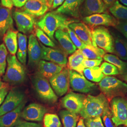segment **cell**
Wrapping results in <instances>:
<instances>
[{"label": "cell", "instance_id": "1", "mask_svg": "<svg viewBox=\"0 0 127 127\" xmlns=\"http://www.w3.org/2000/svg\"><path fill=\"white\" fill-rule=\"evenodd\" d=\"M77 22H79V20L75 18H70L55 11L46 14L36 23V25L52 41H54V36L57 30H66L70 24Z\"/></svg>", "mask_w": 127, "mask_h": 127}, {"label": "cell", "instance_id": "2", "mask_svg": "<svg viewBox=\"0 0 127 127\" xmlns=\"http://www.w3.org/2000/svg\"><path fill=\"white\" fill-rule=\"evenodd\" d=\"M107 98L103 93L96 96H86L83 107L79 114L83 119L101 117L106 106L109 105Z\"/></svg>", "mask_w": 127, "mask_h": 127}, {"label": "cell", "instance_id": "3", "mask_svg": "<svg viewBox=\"0 0 127 127\" xmlns=\"http://www.w3.org/2000/svg\"><path fill=\"white\" fill-rule=\"evenodd\" d=\"M7 63V67L3 76V81L12 85L20 84L24 82L26 77V69L16 56L8 55Z\"/></svg>", "mask_w": 127, "mask_h": 127}, {"label": "cell", "instance_id": "4", "mask_svg": "<svg viewBox=\"0 0 127 127\" xmlns=\"http://www.w3.org/2000/svg\"><path fill=\"white\" fill-rule=\"evenodd\" d=\"M98 85L101 91L109 100L115 97H124L127 94V84L113 76H104Z\"/></svg>", "mask_w": 127, "mask_h": 127}, {"label": "cell", "instance_id": "5", "mask_svg": "<svg viewBox=\"0 0 127 127\" xmlns=\"http://www.w3.org/2000/svg\"><path fill=\"white\" fill-rule=\"evenodd\" d=\"M110 108L115 126L123 125L127 127V98L121 96L114 97L111 100Z\"/></svg>", "mask_w": 127, "mask_h": 127}, {"label": "cell", "instance_id": "6", "mask_svg": "<svg viewBox=\"0 0 127 127\" xmlns=\"http://www.w3.org/2000/svg\"><path fill=\"white\" fill-rule=\"evenodd\" d=\"M93 40L96 46L105 52L114 53V39L108 29L98 27L91 30Z\"/></svg>", "mask_w": 127, "mask_h": 127}, {"label": "cell", "instance_id": "7", "mask_svg": "<svg viewBox=\"0 0 127 127\" xmlns=\"http://www.w3.org/2000/svg\"><path fill=\"white\" fill-rule=\"evenodd\" d=\"M33 84L37 94L42 100L51 104L57 101L58 96L52 89L48 80L37 73L34 78Z\"/></svg>", "mask_w": 127, "mask_h": 127}, {"label": "cell", "instance_id": "8", "mask_svg": "<svg viewBox=\"0 0 127 127\" xmlns=\"http://www.w3.org/2000/svg\"><path fill=\"white\" fill-rule=\"evenodd\" d=\"M69 73L70 85L73 91L88 93L96 89L95 84L88 81L83 74L69 69Z\"/></svg>", "mask_w": 127, "mask_h": 127}, {"label": "cell", "instance_id": "9", "mask_svg": "<svg viewBox=\"0 0 127 127\" xmlns=\"http://www.w3.org/2000/svg\"><path fill=\"white\" fill-rule=\"evenodd\" d=\"M83 23L91 30L98 27H115L118 24V20L107 13L92 14L82 18Z\"/></svg>", "mask_w": 127, "mask_h": 127}, {"label": "cell", "instance_id": "10", "mask_svg": "<svg viewBox=\"0 0 127 127\" xmlns=\"http://www.w3.org/2000/svg\"><path fill=\"white\" fill-rule=\"evenodd\" d=\"M52 89L57 95L62 96L68 91L69 85V73L68 68H63L59 73L49 80Z\"/></svg>", "mask_w": 127, "mask_h": 127}, {"label": "cell", "instance_id": "11", "mask_svg": "<svg viewBox=\"0 0 127 127\" xmlns=\"http://www.w3.org/2000/svg\"><path fill=\"white\" fill-rule=\"evenodd\" d=\"M25 98V94L17 89L9 91L0 106V117L16 109Z\"/></svg>", "mask_w": 127, "mask_h": 127}, {"label": "cell", "instance_id": "12", "mask_svg": "<svg viewBox=\"0 0 127 127\" xmlns=\"http://www.w3.org/2000/svg\"><path fill=\"white\" fill-rule=\"evenodd\" d=\"M12 15L19 32L25 34L33 31L36 24L34 17L20 10L14 11Z\"/></svg>", "mask_w": 127, "mask_h": 127}, {"label": "cell", "instance_id": "13", "mask_svg": "<svg viewBox=\"0 0 127 127\" xmlns=\"http://www.w3.org/2000/svg\"><path fill=\"white\" fill-rule=\"evenodd\" d=\"M40 44L41 48V59L65 67L67 64V54L63 50L46 47L41 42Z\"/></svg>", "mask_w": 127, "mask_h": 127}, {"label": "cell", "instance_id": "14", "mask_svg": "<svg viewBox=\"0 0 127 127\" xmlns=\"http://www.w3.org/2000/svg\"><path fill=\"white\" fill-rule=\"evenodd\" d=\"M86 95L70 92L61 100L62 105L68 111L73 114H80L83 107Z\"/></svg>", "mask_w": 127, "mask_h": 127}, {"label": "cell", "instance_id": "15", "mask_svg": "<svg viewBox=\"0 0 127 127\" xmlns=\"http://www.w3.org/2000/svg\"><path fill=\"white\" fill-rule=\"evenodd\" d=\"M47 109L39 104L32 103L23 109L21 117L27 121L41 122L43 120Z\"/></svg>", "mask_w": 127, "mask_h": 127}, {"label": "cell", "instance_id": "16", "mask_svg": "<svg viewBox=\"0 0 127 127\" xmlns=\"http://www.w3.org/2000/svg\"><path fill=\"white\" fill-rule=\"evenodd\" d=\"M107 8L102 0H84L80 10L82 18L92 14L107 13Z\"/></svg>", "mask_w": 127, "mask_h": 127}, {"label": "cell", "instance_id": "17", "mask_svg": "<svg viewBox=\"0 0 127 127\" xmlns=\"http://www.w3.org/2000/svg\"><path fill=\"white\" fill-rule=\"evenodd\" d=\"M49 5L46 0H27L22 8V11L35 17H40L49 10Z\"/></svg>", "mask_w": 127, "mask_h": 127}, {"label": "cell", "instance_id": "18", "mask_svg": "<svg viewBox=\"0 0 127 127\" xmlns=\"http://www.w3.org/2000/svg\"><path fill=\"white\" fill-rule=\"evenodd\" d=\"M28 55L29 65L31 67L37 66L41 60V48L33 34H30L29 37Z\"/></svg>", "mask_w": 127, "mask_h": 127}, {"label": "cell", "instance_id": "19", "mask_svg": "<svg viewBox=\"0 0 127 127\" xmlns=\"http://www.w3.org/2000/svg\"><path fill=\"white\" fill-rule=\"evenodd\" d=\"M26 103L24 100L16 109L0 116V127H15L21 123V114Z\"/></svg>", "mask_w": 127, "mask_h": 127}, {"label": "cell", "instance_id": "20", "mask_svg": "<svg viewBox=\"0 0 127 127\" xmlns=\"http://www.w3.org/2000/svg\"><path fill=\"white\" fill-rule=\"evenodd\" d=\"M84 0H65L55 11L74 18L80 17V10Z\"/></svg>", "mask_w": 127, "mask_h": 127}, {"label": "cell", "instance_id": "21", "mask_svg": "<svg viewBox=\"0 0 127 127\" xmlns=\"http://www.w3.org/2000/svg\"><path fill=\"white\" fill-rule=\"evenodd\" d=\"M78 37L87 45L97 47L93 40L91 30L85 23L77 22L72 23L68 26Z\"/></svg>", "mask_w": 127, "mask_h": 127}, {"label": "cell", "instance_id": "22", "mask_svg": "<svg viewBox=\"0 0 127 127\" xmlns=\"http://www.w3.org/2000/svg\"><path fill=\"white\" fill-rule=\"evenodd\" d=\"M110 32L114 42V53L119 59L127 61V40L117 30L113 29Z\"/></svg>", "mask_w": 127, "mask_h": 127}, {"label": "cell", "instance_id": "23", "mask_svg": "<svg viewBox=\"0 0 127 127\" xmlns=\"http://www.w3.org/2000/svg\"><path fill=\"white\" fill-rule=\"evenodd\" d=\"M37 66V73L47 80H50L64 68L57 64L43 60H41Z\"/></svg>", "mask_w": 127, "mask_h": 127}, {"label": "cell", "instance_id": "24", "mask_svg": "<svg viewBox=\"0 0 127 127\" xmlns=\"http://www.w3.org/2000/svg\"><path fill=\"white\" fill-rule=\"evenodd\" d=\"M55 37L58 41L62 50L66 54H72L77 50V48L73 43L65 30H57L55 33Z\"/></svg>", "mask_w": 127, "mask_h": 127}, {"label": "cell", "instance_id": "25", "mask_svg": "<svg viewBox=\"0 0 127 127\" xmlns=\"http://www.w3.org/2000/svg\"><path fill=\"white\" fill-rule=\"evenodd\" d=\"M13 28V19L10 9L0 6V39L6 32Z\"/></svg>", "mask_w": 127, "mask_h": 127}, {"label": "cell", "instance_id": "26", "mask_svg": "<svg viewBox=\"0 0 127 127\" xmlns=\"http://www.w3.org/2000/svg\"><path fill=\"white\" fill-rule=\"evenodd\" d=\"M85 59H86L82 53L81 50H77L68 58L67 64L68 69L83 74V71L84 69L83 63Z\"/></svg>", "mask_w": 127, "mask_h": 127}, {"label": "cell", "instance_id": "27", "mask_svg": "<svg viewBox=\"0 0 127 127\" xmlns=\"http://www.w3.org/2000/svg\"><path fill=\"white\" fill-rule=\"evenodd\" d=\"M18 31L12 28L8 30L3 37L5 46L10 54L15 55L17 52L18 47Z\"/></svg>", "mask_w": 127, "mask_h": 127}, {"label": "cell", "instance_id": "28", "mask_svg": "<svg viewBox=\"0 0 127 127\" xmlns=\"http://www.w3.org/2000/svg\"><path fill=\"white\" fill-rule=\"evenodd\" d=\"M27 36L21 32L18 33V47L17 58L19 61L24 65H26L27 57Z\"/></svg>", "mask_w": 127, "mask_h": 127}, {"label": "cell", "instance_id": "29", "mask_svg": "<svg viewBox=\"0 0 127 127\" xmlns=\"http://www.w3.org/2000/svg\"><path fill=\"white\" fill-rule=\"evenodd\" d=\"M109 11L118 21L127 22V7L120 3L118 0L109 8Z\"/></svg>", "mask_w": 127, "mask_h": 127}, {"label": "cell", "instance_id": "30", "mask_svg": "<svg viewBox=\"0 0 127 127\" xmlns=\"http://www.w3.org/2000/svg\"><path fill=\"white\" fill-rule=\"evenodd\" d=\"M81 50L82 53L86 59L103 60L105 52L98 47L86 45Z\"/></svg>", "mask_w": 127, "mask_h": 127}, {"label": "cell", "instance_id": "31", "mask_svg": "<svg viewBox=\"0 0 127 127\" xmlns=\"http://www.w3.org/2000/svg\"><path fill=\"white\" fill-rule=\"evenodd\" d=\"M103 59L104 61L115 66L118 69L120 75L127 73V62L123 61L117 56L111 54H106Z\"/></svg>", "mask_w": 127, "mask_h": 127}, {"label": "cell", "instance_id": "32", "mask_svg": "<svg viewBox=\"0 0 127 127\" xmlns=\"http://www.w3.org/2000/svg\"><path fill=\"white\" fill-rule=\"evenodd\" d=\"M83 73L87 79L95 82H100L105 76L99 66L85 68L83 71Z\"/></svg>", "mask_w": 127, "mask_h": 127}, {"label": "cell", "instance_id": "33", "mask_svg": "<svg viewBox=\"0 0 127 127\" xmlns=\"http://www.w3.org/2000/svg\"><path fill=\"white\" fill-rule=\"evenodd\" d=\"M59 114L64 127H76L79 119V116L77 114H73L66 110L61 111Z\"/></svg>", "mask_w": 127, "mask_h": 127}, {"label": "cell", "instance_id": "34", "mask_svg": "<svg viewBox=\"0 0 127 127\" xmlns=\"http://www.w3.org/2000/svg\"><path fill=\"white\" fill-rule=\"evenodd\" d=\"M44 127H61L62 124L59 116L54 114H46L43 118Z\"/></svg>", "mask_w": 127, "mask_h": 127}, {"label": "cell", "instance_id": "35", "mask_svg": "<svg viewBox=\"0 0 127 127\" xmlns=\"http://www.w3.org/2000/svg\"><path fill=\"white\" fill-rule=\"evenodd\" d=\"M35 32L37 38L41 41V43L44 45L47 46L51 48L55 47L56 46L53 41L39 27H36Z\"/></svg>", "mask_w": 127, "mask_h": 127}, {"label": "cell", "instance_id": "36", "mask_svg": "<svg viewBox=\"0 0 127 127\" xmlns=\"http://www.w3.org/2000/svg\"><path fill=\"white\" fill-rule=\"evenodd\" d=\"M8 56L7 49L4 44H0V77L5 73L7 66V58Z\"/></svg>", "mask_w": 127, "mask_h": 127}, {"label": "cell", "instance_id": "37", "mask_svg": "<svg viewBox=\"0 0 127 127\" xmlns=\"http://www.w3.org/2000/svg\"><path fill=\"white\" fill-rule=\"evenodd\" d=\"M102 72L105 75H116L120 74L117 68L114 64L108 62L102 64L100 67Z\"/></svg>", "mask_w": 127, "mask_h": 127}, {"label": "cell", "instance_id": "38", "mask_svg": "<svg viewBox=\"0 0 127 127\" xmlns=\"http://www.w3.org/2000/svg\"><path fill=\"white\" fill-rule=\"evenodd\" d=\"M101 118L105 127H116L112 119V114L109 105L104 109Z\"/></svg>", "mask_w": 127, "mask_h": 127}, {"label": "cell", "instance_id": "39", "mask_svg": "<svg viewBox=\"0 0 127 127\" xmlns=\"http://www.w3.org/2000/svg\"><path fill=\"white\" fill-rule=\"evenodd\" d=\"M67 32L70 36L71 40L72 41L75 47L78 49V50H82L86 46V44H85L78 37L76 33L73 31V30L70 29L69 27H68L65 30Z\"/></svg>", "mask_w": 127, "mask_h": 127}, {"label": "cell", "instance_id": "40", "mask_svg": "<svg viewBox=\"0 0 127 127\" xmlns=\"http://www.w3.org/2000/svg\"><path fill=\"white\" fill-rule=\"evenodd\" d=\"M84 123L86 127H104L100 116L85 119Z\"/></svg>", "mask_w": 127, "mask_h": 127}, {"label": "cell", "instance_id": "41", "mask_svg": "<svg viewBox=\"0 0 127 127\" xmlns=\"http://www.w3.org/2000/svg\"><path fill=\"white\" fill-rule=\"evenodd\" d=\"M103 60L85 59L83 63L84 69L92 68L95 66H98L102 63Z\"/></svg>", "mask_w": 127, "mask_h": 127}, {"label": "cell", "instance_id": "42", "mask_svg": "<svg viewBox=\"0 0 127 127\" xmlns=\"http://www.w3.org/2000/svg\"><path fill=\"white\" fill-rule=\"evenodd\" d=\"M115 28L127 40V22L119 21Z\"/></svg>", "mask_w": 127, "mask_h": 127}, {"label": "cell", "instance_id": "43", "mask_svg": "<svg viewBox=\"0 0 127 127\" xmlns=\"http://www.w3.org/2000/svg\"><path fill=\"white\" fill-rule=\"evenodd\" d=\"M15 127H42L41 124L36 123L21 122Z\"/></svg>", "mask_w": 127, "mask_h": 127}, {"label": "cell", "instance_id": "44", "mask_svg": "<svg viewBox=\"0 0 127 127\" xmlns=\"http://www.w3.org/2000/svg\"><path fill=\"white\" fill-rule=\"evenodd\" d=\"M9 88L8 87L3 88L0 90V106L4 101L5 98L8 93Z\"/></svg>", "mask_w": 127, "mask_h": 127}, {"label": "cell", "instance_id": "45", "mask_svg": "<svg viewBox=\"0 0 127 127\" xmlns=\"http://www.w3.org/2000/svg\"><path fill=\"white\" fill-rule=\"evenodd\" d=\"M0 4L3 7L11 9L13 7V3L12 0H0Z\"/></svg>", "mask_w": 127, "mask_h": 127}, {"label": "cell", "instance_id": "46", "mask_svg": "<svg viewBox=\"0 0 127 127\" xmlns=\"http://www.w3.org/2000/svg\"><path fill=\"white\" fill-rule=\"evenodd\" d=\"M27 0H12L13 4L17 8H22L26 4Z\"/></svg>", "mask_w": 127, "mask_h": 127}, {"label": "cell", "instance_id": "47", "mask_svg": "<svg viewBox=\"0 0 127 127\" xmlns=\"http://www.w3.org/2000/svg\"><path fill=\"white\" fill-rule=\"evenodd\" d=\"M65 0H53L51 8L52 9H55L59 6L63 4Z\"/></svg>", "mask_w": 127, "mask_h": 127}, {"label": "cell", "instance_id": "48", "mask_svg": "<svg viewBox=\"0 0 127 127\" xmlns=\"http://www.w3.org/2000/svg\"><path fill=\"white\" fill-rule=\"evenodd\" d=\"M107 8H110L114 4V3L117 0H102Z\"/></svg>", "mask_w": 127, "mask_h": 127}, {"label": "cell", "instance_id": "49", "mask_svg": "<svg viewBox=\"0 0 127 127\" xmlns=\"http://www.w3.org/2000/svg\"><path fill=\"white\" fill-rule=\"evenodd\" d=\"M76 127H86L84 123V119L83 118H80L79 119Z\"/></svg>", "mask_w": 127, "mask_h": 127}, {"label": "cell", "instance_id": "50", "mask_svg": "<svg viewBox=\"0 0 127 127\" xmlns=\"http://www.w3.org/2000/svg\"><path fill=\"white\" fill-rule=\"evenodd\" d=\"M8 85L5 83L4 82H2L1 79H0V90L3 88H5V87H8Z\"/></svg>", "mask_w": 127, "mask_h": 127}, {"label": "cell", "instance_id": "51", "mask_svg": "<svg viewBox=\"0 0 127 127\" xmlns=\"http://www.w3.org/2000/svg\"><path fill=\"white\" fill-rule=\"evenodd\" d=\"M121 3L123 4V5H125L127 7V0H118Z\"/></svg>", "mask_w": 127, "mask_h": 127}, {"label": "cell", "instance_id": "52", "mask_svg": "<svg viewBox=\"0 0 127 127\" xmlns=\"http://www.w3.org/2000/svg\"><path fill=\"white\" fill-rule=\"evenodd\" d=\"M122 78L123 80L127 83V73L122 75Z\"/></svg>", "mask_w": 127, "mask_h": 127}, {"label": "cell", "instance_id": "53", "mask_svg": "<svg viewBox=\"0 0 127 127\" xmlns=\"http://www.w3.org/2000/svg\"><path fill=\"white\" fill-rule=\"evenodd\" d=\"M53 0H49V2H48V5H49V8H51V5L52 3V1H53Z\"/></svg>", "mask_w": 127, "mask_h": 127}, {"label": "cell", "instance_id": "54", "mask_svg": "<svg viewBox=\"0 0 127 127\" xmlns=\"http://www.w3.org/2000/svg\"><path fill=\"white\" fill-rule=\"evenodd\" d=\"M49 0H46V1L47 2H48H48H49Z\"/></svg>", "mask_w": 127, "mask_h": 127}, {"label": "cell", "instance_id": "55", "mask_svg": "<svg viewBox=\"0 0 127 127\" xmlns=\"http://www.w3.org/2000/svg\"></svg>", "mask_w": 127, "mask_h": 127}]
</instances>
